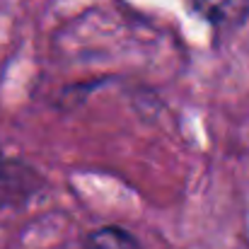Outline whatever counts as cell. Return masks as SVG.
Instances as JSON below:
<instances>
[{
	"label": "cell",
	"instance_id": "1",
	"mask_svg": "<svg viewBox=\"0 0 249 249\" xmlns=\"http://www.w3.org/2000/svg\"><path fill=\"white\" fill-rule=\"evenodd\" d=\"M194 7L215 29H235L249 15V0H194Z\"/></svg>",
	"mask_w": 249,
	"mask_h": 249
},
{
	"label": "cell",
	"instance_id": "2",
	"mask_svg": "<svg viewBox=\"0 0 249 249\" xmlns=\"http://www.w3.org/2000/svg\"><path fill=\"white\" fill-rule=\"evenodd\" d=\"M89 249H141V247L128 232L116 230V228H104V230H97L89 237Z\"/></svg>",
	"mask_w": 249,
	"mask_h": 249
}]
</instances>
